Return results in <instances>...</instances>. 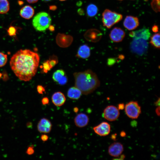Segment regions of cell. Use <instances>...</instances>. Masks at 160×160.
I'll use <instances>...</instances> for the list:
<instances>
[{"label": "cell", "mask_w": 160, "mask_h": 160, "mask_svg": "<svg viewBox=\"0 0 160 160\" xmlns=\"http://www.w3.org/2000/svg\"><path fill=\"white\" fill-rule=\"evenodd\" d=\"M39 60V56L37 53L29 49H20L11 57L10 65L20 80L28 81L36 75Z\"/></svg>", "instance_id": "6da1fadb"}, {"label": "cell", "mask_w": 160, "mask_h": 160, "mask_svg": "<svg viewBox=\"0 0 160 160\" xmlns=\"http://www.w3.org/2000/svg\"><path fill=\"white\" fill-rule=\"evenodd\" d=\"M73 75L75 87L84 95L90 94L100 85V81L97 75L91 70L75 72Z\"/></svg>", "instance_id": "7a4b0ae2"}, {"label": "cell", "mask_w": 160, "mask_h": 160, "mask_svg": "<svg viewBox=\"0 0 160 160\" xmlns=\"http://www.w3.org/2000/svg\"><path fill=\"white\" fill-rule=\"evenodd\" d=\"M51 22V18L49 14L42 12L38 13L34 17L32 24L37 31H44L49 27Z\"/></svg>", "instance_id": "3957f363"}, {"label": "cell", "mask_w": 160, "mask_h": 160, "mask_svg": "<svg viewBox=\"0 0 160 160\" xmlns=\"http://www.w3.org/2000/svg\"><path fill=\"white\" fill-rule=\"evenodd\" d=\"M122 15L108 9H105L102 14V22L104 26L109 28L121 21Z\"/></svg>", "instance_id": "277c9868"}, {"label": "cell", "mask_w": 160, "mask_h": 160, "mask_svg": "<svg viewBox=\"0 0 160 160\" xmlns=\"http://www.w3.org/2000/svg\"><path fill=\"white\" fill-rule=\"evenodd\" d=\"M147 41L142 39H133L130 45L131 51L137 55H143L148 49V44Z\"/></svg>", "instance_id": "5b68a950"}, {"label": "cell", "mask_w": 160, "mask_h": 160, "mask_svg": "<svg viewBox=\"0 0 160 160\" xmlns=\"http://www.w3.org/2000/svg\"><path fill=\"white\" fill-rule=\"evenodd\" d=\"M127 115L132 119H137L141 113V108L136 101H131L127 103L124 107Z\"/></svg>", "instance_id": "8992f818"}, {"label": "cell", "mask_w": 160, "mask_h": 160, "mask_svg": "<svg viewBox=\"0 0 160 160\" xmlns=\"http://www.w3.org/2000/svg\"><path fill=\"white\" fill-rule=\"evenodd\" d=\"M120 115L119 110L116 106L110 105L107 106L104 109L103 113V117L109 121L116 120Z\"/></svg>", "instance_id": "52a82bcc"}, {"label": "cell", "mask_w": 160, "mask_h": 160, "mask_svg": "<svg viewBox=\"0 0 160 160\" xmlns=\"http://www.w3.org/2000/svg\"><path fill=\"white\" fill-rule=\"evenodd\" d=\"M57 44L60 47L66 48L72 44L73 38L69 35L59 33L56 38Z\"/></svg>", "instance_id": "ba28073f"}, {"label": "cell", "mask_w": 160, "mask_h": 160, "mask_svg": "<svg viewBox=\"0 0 160 160\" xmlns=\"http://www.w3.org/2000/svg\"><path fill=\"white\" fill-rule=\"evenodd\" d=\"M94 132L101 136L108 135L111 131V126L108 122H103L93 128Z\"/></svg>", "instance_id": "9c48e42d"}, {"label": "cell", "mask_w": 160, "mask_h": 160, "mask_svg": "<svg viewBox=\"0 0 160 160\" xmlns=\"http://www.w3.org/2000/svg\"><path fill=\"white\" fill-rule=\"evenodd\" d=\"M124 151V147L120 143L115 142L108 147V153L111 156L116 157L120 156Z\"/></svg>", "instance_id": "30bf717a"}, {"label": "cell", "mask_w": 160, "mask_h": 160, "mask_svg": "<svg viewBox=\"0 0 160 160\" xmlns=\"http://www.w3.org/2000/svg\"><path fill=\"white\" fill-rule=\"evenodd\" d=\"M54 81L60 85H63L67 82L68 79L65 71L61 69L55 71L52 75Z\"/></svg>", "instance_id": "8fae6325"}, {"label": "cell", "mask_w": 160, "mask_h": 160, "mask_svg": "<svg viewBox=\"0 0 160 160\" xmlns=\"http://www.w3.org/2000/svg\"><path fill=\"white\" fill-rule=\"evenodd\" d=\"M102 34L99 30L92 29L87 30L84 35L85 39L88 41L93 42L99 41L102 37Z\"/></svg>", "instance_id": "7c38bea8"}, {"label": "cell", "mask_w": 160, "mask_h": 160, "mask_svg": "<svg viewBox=\"0 0 160 160\" xmlns=\"http://www.w3.org/2000/svg\"><path fill=\"white\" fill-rule=\"evenodd\" d=\"M129 36L133 39H142L148 40L151 36V33L149 29L144 28L135 31L131 32Z\"/></svg>", "instance_id": "4fadbf2b"}, {"label": "cell", "mask_w": 160, "mask_h": 160, "mask_svg": "<svg viewBox=\"0 0 160 160\" xmlns=\"http://www.w3.org/2000/svg\"><path fill=\"white\" fill-rule=\"evenodd\" d=\"M125 36L124 31L118 27L114 28L109 34L110 39L113 42H119L122 41Z\"/></svg>", "instance_id": "5bb4252c"}, {"label": "cell", "mask_w": 160, "mask_h": 160, "mask_svg": "<svg viewBox=\"0 0 160 160\" xmlns=\"http://www.w3.org/2000/svg\"><path fill=\"white\" fill-rule=\"evenodd\" d=\"M52 127V124L49 120L46 118H43L39 122L37 128L40 132L48 133L50 132Z\"/></svg>", "instance_id": "9a60e30c"}, {"label": "cell", "mask_w": 160, "mask_h": 160, "mask_svg": "<svg viewBox=\"0 0 160 160\" xmlns=\"http://www.w3.org/2000/svg\"><path fill=\"white\" fill-rule=\"evenodd\" d=\"M138 19L136 17L127 16L124 22V27L129 30H132L136 29L139 25Z\"/></svg>", "instance_id": "2e32d148"}, {"label": "cell", "mask_w": 160, "mask_h": 160, "mask_svg": "<svg viewBox=\"0 0 160 160\" xmlns=\"http://www.w3.org/2000/svg\"><path fill=\"white\" fill-rule=\"evenodd\" d=\"M89 121V119L88 116L83 113L78 114L74 119L75 125L79 128L86 126L88 124Z\"/></svg>", "instance_id": "e0dca14e"}, {"label": "cell", "mask_w": 160, "mask_h": 160, "mask_svg": "<svg viewBox=\"0 0 160 160\" xmlns=\"http://www.w3.org/2000/svg\"><path fill=\"white\" fill-rule=\"evenodd\" d=\"M52 103L55 105L60 107L65 103L66 98L63 93L60 92H57L52 95Z\"/></svg>", "instance_id": "ac0fdd59"}, {"label": "cell", "mask_w": 160, "mask_h": 160, "mask_svg": "<svg viewBox=\"0 0 160 160\" xmlns=\"http://www.w3.org/2000/svg\"><path fill=\"white\" fill-rule=\"evenodd\" d=\"M34 13V9L29 5H25L22 7L20 12V16L27 19L31 18L33 15Z\"/></svg>", "instance_id": "d6986e66"}, {"label": "cell", "mask_w": 160, "mask_h": 160, "mask_svg": "<svg viewBox=\"0 0 160 160\" xmlns=\"http://www.w3.org/2000/svg\"><path fill=\"white\" fill-rule=\"evenodd\" d=\"M90 55L89 47L86 44H84L79 47L76 56L79 58L86 59L89 57Z\"/></svg>", "instance_id": "ffe728a7"}, {"label": "cell", "mask_w": 160, "mask_h": 160, "mask_svg": "<svg viewBox=\"0 0 160 160\" xmlns=\"http://www.w3.org/2000/svg\"><path fill=\"white\" fill-rule=\"evenodd\" d=\"M82 94L81 91L75 86L71 87L68 89L67 95L71 99L78 100L80 98Z\"/></svg>", "instance_id": "44dd1931"}, {"label": "cell", "mask_w": 160, "mask_h": 160, "mask_svg": "<svg viewBox=\"0 0 160 160\" xmlns=\"http://www.w3.org/2000/svg\"><path fill=\"white\" fill-rule=\"evenodd\" d=\"M9 9V4L7 0H0V14L7 13Z\"/></svg>", "instance_id": "7402d4cb"}, {"label": "cell", "mask_w": 160, "mask_h": 160, "mask_svg": "<svg viewBox=\"0 0 160 160\" xmlns=\"http://www.w3.org/2000/svg\"><path fill=\"white\" fill-rule=\"evenodd\" d=\"M160 37L159 33H155L151 37L150 42L153 46L159 49L160 48Z\"/></svg>", "instance_id": "603a6c76"}, {"label": "cell", "mask_w": 160, "mask_h": 160, "mask_svg": "<svg viewBox=\"0 0 160 160\" xmlns=\"http://www.w3.org/2000/svg\"><path fill=\"white\" fill-rule=\"evenodd\" d=\"M98 12V8L95 4H91L87 7V15L90 17H93L95 16Z\"/></svg>", "instance_id": "cb8c5ba5"}, {"label": "cell", "mask_w": 160, "mask_h": 160, "mask_svg": "<svg viewBox=\"0 0 160 160\" xmlns=\"http://www.w3.org/2000/svg\"><path fill=\"white\" fill-rule=\"evenodd\" d=\"M153 10L157 12L160 11V0H153L151 3Z\"/></svg>", "instance_id": "d4e9b609"}, {"label": "cell", "mask_w": 160, "mask_h": 160, "mask_svg": "<svg viewBox=\"0 0 160 160\" xmlns=\"http://www.w3.org/2000/svg\"><path fill=\"white\" fill-rule=\"evenodd\" d=\"M7 61V55L0 52V67L5 65L6 64Z\"/></svg>", "instance_id": "484cf974"}, {"label": "cell", "mask_w": 160, "mask_h": 160, "mask_svg": "<svg viewBox=\"0 0 160 160\" xmlns=\"http://www.w3.org/2000/svg\"><path fill=\"white\" fill-rule=\"evenodd\" d=\"M48 60L49 64L52 68L58 62L57 58L55 55H53L51 56Z\"/></svg>", "instance_id": "4316f807"}, {"label": "cell", "mask_w": 160, "mask_h": 160, "mask_svg": "<svg viewBox=\"0 0 160 160\" xmlns=\"http://www.w3.org/2000/svg\"><path fill=\"white\" fill-rule=\"evenodd\" d=\"M42 71L44 73H47L48 71L50 70L52 68L49 64V60H47L43 63L41 66Z\"/></svg>", "instance_id": "83f0119b"}, {"label": "cell", "mask_w": 160, "mask_h": 160, "mask_svg": "<svg viewBox=\"0 0 160 160\" xmlns=\"http://www.w3.org/2000/svg\"><path fill=\"white\" fill-rule=\"evenodd\" d=\"M7 32L9 35L10 36H14L16 33V28L13 26H11L9 28Z\"/></svg>", "instance_id": "f1b7e54d"}, {"label": "cell", "mask_w": 160, "mask_h": 160, "mask_svg": "<svg viewBox=\"0 0 160 160\" xmlns=\"http://www.w3.org/2000/svg\"><path fill=\"white\" fill-rule=\"evenodd\" d=\"M37 89L38 92L39 94H42L45 91L44 87L41 85H39L37 86Z\"/></svg>", "instance_id": "f546056e"}, {"label": "cell", "mask_w": 160, "mask_h": 160, "mask_svg": "<svg viewBox=\"0 0 160 160\" xmlns=\"http://www.w3.org/2000/svg\"><path fill=\"white\" fill-rule=\"evenodd\" d=\"M34 152L33 146L29 147L26 151V153L29 155L33 154Z\"/></svg>", "instance_id": "4dcf8cb0"}, {"label": "cell", "mask_w": 160, "mask_h": 160, "mask_svg": "<svg viewBox=\"0 0 160 160\" xmlns=\"http://www.w3.org/2000/svg\"><path fill=\"white\" fill-rule=\"evenodd\" d=\"M116 60L114 58H110L108 59V65L111 66L115 63Z\"/></svg>", "instance_id": "1f68e13d"}, {"label": "cell", "mask_w": 160, "mask_h": 160, "mask_svg": "<svg viewBox=\"0 0 160 160\" xmlns=\"http://www.w3.org/2000/svg\"><path fill=\"white\" fill-rule=\"evenodd\" d=\"M49 102V99L47 97H44L41 100V103L43 105L48 104Z\"/></svg>", "instance_id": "d6a6232c"}, {"label": "cell", "mask_w": 160, "mask_h": 160, "mask_svg": "<svg viewBox=\"0 0 160 160\" xmlns=\"http://www.w3.org/2000/svg\"><path fill=\"white\" fill-rule=\"evenodd\" d=\"M41 138L42 141L45 142L48 140L49 137L46 134H43L41 135Z\"/></svg>", "instance_id": "836d02e7"}, {"label": "cell", "mask_w": 160, "mask_h": 160, "mask_svg": "<svg viewBox=\"0 0 160 160\" xmlns=\"http://www.w3.org/2000/svg\"><path fill=\"white\" fill-rule=\"evenodd\" d=\"M152 31L155 33L157 32L158 31L159 28L158 26L156 25H153L152 28Z\"/></svg>", "instance_id": "e575fe53"}, {"label": "cell", "mask_w": 160, "mask_h": 160, "mask_svg": "<svg viewBox=\"0 0 160 160\" xmlns=\"http://www.w3.org/2000/svg\"><path fill=\"white\" fill-rule=\"evenodd\" d=\"M124 107L125 105L124 103H119L118 105V108L119 110H122L124 108Z\"/></svg>", "instance_id": "d590c367"}, {"label": "cell", "mask_w": 160, "mask_h": 160, "mask_svg": "<svg viewBox=\"0 0 160 160\" xmlns=\"http://www.w3.org/2000/svg\"><path fill=\"white\" fill-rule=\"evenodd\" d=\"M155 112L157 115L159 116H160V107L157 106L155 109Z\"/></svg>", "instance_id": "8d00e7d4"}, {"label": "cell", "mask_w": 160, "mask_h": 160, "mask_svg": "<svg viewBox=\"0 0 160 160\" xmlns=\"http://www.w3.org/2000/svg\"><path fill=\"white\" fill-rule=\"evenodd\" d=\"M155 105L157 106H159L160 105V98H159L158 99L154 102V103Z\"/></svg>", "instance_id": "74e56055"}, {"label": "cell", "mask_w": 160, "mask_h": 160, "mask_svg": "<svg viewBox=\"0 0 160 160\" xmlns=\"http://www.w3.org/2000/svg\"><path fill=\"white\" fill-rule=\"evenodd\" d=\"M38 0H26L29 3H34L36 2Z\"/></svg>", "instance_id": "f35d334b"}, {"label": "cell", "mask_w": 160, "mask_h": 160, "mask_svg": "<svg viewBox=\"0 0 160 160\" xmlns=\"http://www.w3.org/2000/svg\"><path fill=\"white\" fill-rule=\"evenodd\" d=\"M120 135L122 137H124L126 135V133L124 131H122L120 132Z\"/></svg>", "instance_id": "ab89813d"}, {"label": "cell", "mask_w": 160, "mask_h": 160, "mask_svg": "<svg viewBox=\"0 0 160 160\" xmlns=\"http://www.w3.org/2000/svg\"><path fill=\"white\" fill-rule=\"evenodd\" d=\"M79 110V108L77 107H75L73 108V111L75 113H77Z\"/></svg>", "instance_id": "60d3db41"}, {"label": "cell", "mask_w": 160, "mask_h": 160, "mask_svg": "<svg viewBox=\"0 0 160 160\" xmlns=\"http://www.w3.org/2000/svg\"><path fill=\"white\" fill-rule=\"evenodd\" d=\"M116 134L112 135L111 137V138L113 140H115L116 138Z\"/></svg>", "instance_id": "b9f144b4"}, {"label": "cell", "mask_w": 160, "mask_h": 160, "mask_svg": "<svg viewBox=\"0 0 160 160\" xmlns=\"http://www.w3.org/2000/svg\"><path fill=\"white\" fill-rule=\"evenodd\" d=\"M27 127H30L32 126V123L31 122L28 123L27 124Z\"/></svg>", "instance_id": "7bdbcfd3"}, {"label": "cell", "mask_w": 160, "mask_h": 160, "mask_svg": "<svg viewBox=\"0 0 160 160\" xmlns=\"http://www.w3.org/2000/svg\"><path fill=\"white\" fill-rule=\"evenodd\" d=\"M51 28L49 26V29L51 31H53L54 30V27L53 26H51Z\"/></svg>", "instance_id": "ee69618b"}, {"label": "cell", "mask_w": 160, "mask_h": 160, "mask_svg": "<svg viewBox=\"0 0 160 160\" xmlns=\"http://www.w3.org/2000/svg\"><path fill=\"white\" fill-rule=\"evenodd\" d=\"M43 0L44 1H50L51 0Z\"/></svg>", "instance_id": "f6af8a7d"}, {"label": "cell", "mask_w": 160, "mask_h": 160, "mask_svg": "<svg viewBox=\"0 0 160 160\" xmlns=\"http://www.w3.org/2000/svg\"><path fill=\"white\" fill-rule=\"evenodd\" d=\"M1 75H2L0 73V78L1 77Z\"/></svg>", "instance_id": "bcb514c9"}, {"label": "cell", "mask_w": 160, "mask_h": 160, "mask_svg": "<svg viewBox=\"0 0 160 160\" xmlns=\"http://www.w3.org/2000/svg\"><path fill=\"white\" fill-rule=\"evenodd\" d=\"M60 1H65L66 0H59Z\"/></svg>", "instance_id": "7dc6e473"}, {"label": "cell", "mask_w": 160, "mask_h": 160, "mask_svg": "<svg viewBox=\"0 0 160 160\" xmlns=\"http://www.w3.org/2000/svg\"><path fill=\"white\" fill-rule=\"evenodd\" d=\"M119 0V1H122V0Z\"/></svg>", "instance_id": "c3c4849f"}, {"label": "cell", "mask_w": 160, "mask_h": 160, "mask_svg": "<svg viewBox=\"0 0 160 160\" xmlns=\"http://www.w3.org/2000/svg\"></svg>", "instance_id": "681fc988"}]
</instances>
